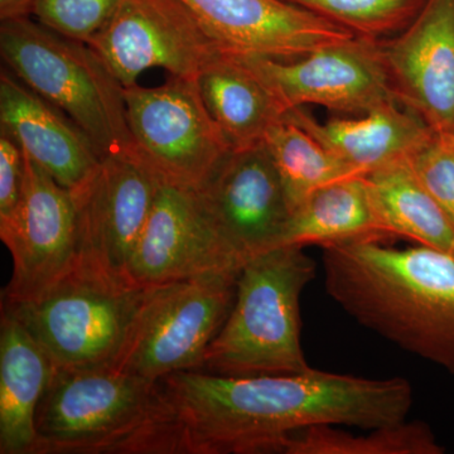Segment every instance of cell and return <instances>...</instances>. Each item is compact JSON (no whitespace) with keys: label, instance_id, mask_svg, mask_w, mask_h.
<instances>
[{"label":"cell","instance_id":"1","mask_svg":"<svg viewBox=\"0 0 454 454\" xmlns=\"http://www.w3.org/2000/svg\"><path fill=\"white\" fill-rule=\"evenodd\" d=\"M413 402L404 378L316 369L243 378L179 372L157 381L129 454L282 453L286 439L310 427L372 430L404 422Z\"/></svg>","mask_w":454,"mask_h":454},{"label":"cell","instance_id":"2","mask_svg":"<svg viewBox=\"0 0 454 454\" xmlns=\"http://www.w3.org/2000/svg\"><path fill=\"white\" fill-rule=\"evenodd\" d=\"M380 241L322 247L325 292L367 330L454 373V259Z\"/></svg>","mask_w":454,"mask_h":454},{"label":"cell","instance_id":"3","mask_svg":"<svg viewBox=\"0 0 454 454\" xmlns=\"http://www.w3.org/2000/svg\"><path fill=\"white\" fill-rule=\"evenodd\" d=\"M316 270L301 247H278L247 259L234 306L206 351L202 372L243 378L312 369L301 346V298Z\"/></svg>","mask_w":454,"mask_h":454},{"label":"cell","instance_id":"4","mask_svg":"<svg viewBox=\"0 0 454 454\" xmlns=\"http://www.w3.org/2000/svg\"><path fill=\"white\" fill-rule=\"evenodd\" d=\"M0 55L18 80L85 133L101 160L138 154L122 86L89 44L20 18L2 20Z\"/></svg>","mask_w":454,"mask_h":454},{"label":"cell","instance_id":"5","mask_svg":"<svg viewBox=\"0 0 454 454\" xmlns=\"http://www.w3.org/2000/svg\"><path fill=\"white\" fill-rule=\"evenodd\" d=\"M146 291L80 256L40 297L2 304L31 331L56 369H116Z\"/></svg>","mask_w":454,"mask_h":454},{"label":"cell","instance_id":"6","mask_svg":"<svg viewBox=\"0 0 454 454\" xmlns=\"http://www.w3.org/2000/svg\"><path fill=\"white\" fill-rule=\"evenodd\" d=\"M157 382L116 369H55L35 411L33 454H128Z\"/></svg>","mask_w":454,"mask_h":454},{"label":"cell","instance_id":"7","mask_svg":"<svg viewBox=\"0 0 454 454\" xmlns=\"http://www.w3.org/2000/svg\"><path fill=\"white\" fill-rule=\"evenodd\" d=\"M239 273L214 271L148 286L116 370L153 382L201 370L234 306Z\"/></svg>","mask_w":454,"mask_h":454},{"label":"cell","instance_id":"8","mask_svg":"<svg viewBox=\"0 0 454 454\" xmlns=\"http://www.w3.org/2000/svg\"><path fill=\"white\" fill-rule=\"evenodd\" d=\"M139 157L164 184L199 191L231 151L195 79L169 74L157 88H122Z\"/></svg>","mask_w":454,"mask_h":454},{"label":"cell","instance_id":"9","mask_svg":"<svg viewBox=\"0 0 454 454\" xmlns=\"http://www.w3.org/2000/svg\"><path fill=\"white\" fill-rule=\"evenodd\" d=\"M0 239L13 259V274L2 292V301L9 304L40 297L80 258L79 211L73 191L26 154L20 201L13 214L0 221Z\"/></svg>","mask_w":454,"mask_h":454},{"label":"cell","instance_id":"10","mask_svg":"<svg viewBox=\"0 0 454 454\" xmlns=\"http://www.w3.org/2000/svg\"><path fill=\"white\" fill-rule=\"evenodd\" d=\"M89 46L122 88L153 67L197 80L223 53L181 0H119Z\"/></svg>","mask_w":454,"mask_h":454},{"label":"cell","instance_id":"11","mask_svg":"<svg viewBox=\"0 0 454 454\" xmlns=\"http://www.w3.org/2000/svg\"><path fill=\"white\" fill-rule=\"evenodd\" d=\"M239 57L265 82L286 114L310 104L361 116L399 104L376 40L356 35L292 61Z\"/></svg>","mask_w":454,"mask_h":454},{"label":"cell","instance_id":"12","mask_svg":"<svg viewBox=\"0 0 454 454\" xmlns=\"http://www.w3.org/2000/svg\"><path fill=\"white\" fill-rule=\"evenodd\" d=\"M247 262L221 234L196 191L160 181L128 277L151 286L214 271L240 270Z\"/></svg>","mask_w":454,"mask_h":454},{"label":"cell","instance_id":"13","mask_svg":"<svg viewBox=\"0 0 454 454\" xmlns=\"http://www.w3.org/2000/svg\"><path fill=\"white\" fill-rule=\"evenodd\" d=\"M160 179L138 154L112 155L74 192L80 256L116 276L128 267L145 232Z\"/></svg>","mask_w":454,"mask_h":454},{"label":"cell","instance_id":"14","mask_svg":"<svg viewBox=\"0 0 454 454\" xmlns=\"http://www.w3.org/2000/svg\"><path fill=\"white\" fill-rule=\"evenodd\" d=\"M196 193L245 260L279 247L291 208L264 142L231 149Z\"/></svg>","mask_w":454,"mask_h":454},{"label":"cell","instance_id":"15","mask_svg":"<svg viewBox=\"0 0 454 454\" xmlns=\"http://www.w3.org/2000/svg\"><path fill=\"white\" fill-rule=\"evenodd\" d=\"M378 47L397 103L434 133L454 137V0H428Z\"/></svg>","mask_w":454,"mask_h":454},{"label":"cell","instance_id":"16","mask_svg":"<svg viewBox=\"0 0 454 454\" xmlns=\"http://www.w3.org/2000/svg\"><path fill=\"white\" fill-rule=\"evenodd\" d=\"M223 53L292 61L356 37L286 0H181Z\"/></svg>","mask_w":454,"mask_h":454},{"label":"cell","instance_id":"17","mask_svg":"<svg viewBox=\"0 0 454 454\" xmlns=\"http://www.w3.org/2000/svg\"><path fill=\"white\" fill-rule=\"evenodd\" d=\"M0 129L7 131L33 162L73 192L88 184L103 160L71 119L8 68L0 74Z\"/></svg>","mask_w":454,"mask_h":454},{"label":"cell","instance_id":"18","mask_svg":"<svg viewBox=\"0 0 454 454\" xmlns=\"http://www.w3.org/2000/svg\"><path fill=\"white\" fill-rule=\"evenodd\" d=\"M283 118L306 130L361 175L409 157L434 133L420 116L400 104L358 118H333L324 122L300 106Z\"/></svg>","mask_w":454,"mask_h":454},{"label":"cell","instance_id":"19","mask_svg":"<svg viewBox=\"0 0 454 454\" xmlns=\"http://www.w3.org/2000/svg\"><path fill=\"white\" fill-rule=\"evenodd\" d=\"M0 312V453L33 454L35 411L56 367L13 310Z\"/></svg>","mask_w":454,"mask_h":454},{"label":"cell","instance_id":"20","mask_svg":"<svg viewBox=\"0 0 454 454\" xmlns=\"http://www.w3.org/2000/svg\"><path fill=\"white\" fill-rule=\"evenodd\" d=\"M197 85L232 149L264 142L286 115L273 92L239 56L223 53L200 74Z\"/></svg>","mask_w":454,"mask_h":454},{"label":"cell","instance_id":"21","mask_svg":"<svg viewBox=\"0 0 454 454\" xmlns=\"http://www.w3.org/2000/svg\"><path fill=\"white\" fill-rule=\"evenodd\" d=\"M376 214L366 175L339 179L317 190L291 219L279 247L348 243L387 238Z\"/></svg>","mask_w":454,"mask_h":454},{"label":"cell","instance_id":"22","mask_svg":"<svg viewBox=\"0 0 454 454\" xmlns=\"http://www.w3.org/2000/svg\"><path fill=\"white\" fill-rule=\"evenodd\" d=\"M366 179L385 234L409 239L454 259V227L420 184L408 157L373 170Z\"/></svg>","mask_w":454,"mask_h":454},{"label":"cell","instance_id":"23","mask_svg":"<svg viewBox=\"0 0 454 454\" xmlns=\"http://www.w3.org/2000/svg\"><path fill=\"white\" fill-rule=\"evenodd\" d=\"M264 143L282 179L291 215L319 188L361 175L284 118L268 130Z\"/></svg>","mask_w":454,"mask_h":454},{"label":"cell","instance_id":"24","mask_svg":"<svg viewBox=\"0 0 454 454\" xmlns=\"http://www.w3.org/2000/svg\"><path fill=\"white\" fill-rule=\"evenodd\" d=\"M337 426H315L294 433L280 454H442L434 433L426 423L404 422L352 434Z\"/></svg>","mask_w":454,"mask_h":454},{"label":"cell","instance_id":"25","mask_svg":"<svg viewBox=\"0 0 454 454\" xmlns=\"http://www.w3.org/2000/svg\"><path fill=\"white\" fill-rule=\"evenodd\" d=\"M357 37L385 40L404 31L428 0H286Z\"/></svg>","mask_w":454,"mask_h":454},{"label":"cell","instance_id":"26","mask_svg":"<svg viewBox=\"0 0 454 454\" xmlns=\"http://www.w3.org/2000/svg\"><path fill=\"white\" fill-rule=\"evenodd\" d=\"M119 0H35L42 26L68 40L89 44L112 20Z\"/></svg>","mask_w":454,"mask_h":454},{"label":"cell","instance_id":"27","mask_svg":"<svg viewBox=\"0 0 454 454\" xmlns=\"http://www.w3.org/2000/svg\"><path fill=\"white\" fill-rule=\"evenodd\" d=\"M408 160L454 227V137L433 133Z\"/></svg>","mask_w":454,"mask_h":454},{"label":"cell","instance_id":"28","mask_svg":"<svg viewBox=\"0 0 454 454\" xmlns=\"http://www.w3.org/2000/svg\"><path fill=\"white\" fill-rule=\"evenodd\" d=\"M25 178V154L7 131L0 129V221L7 220L20 201Z\"/></svg>","mask_w":454,"mask_h":454},{"label":"cell","instance_id":"29","mask_svg":"<svg viewBox=\"0 0 454 454\" xmlns=\"http://www.w3.org/2000/svg\"><path fill=\"white\" fill-rule=\"evenodd\" d=\"M35 4V0H0V20L28 18Z\"/></svg>","mask_w":454,"mask_h":454}]
</instances>
